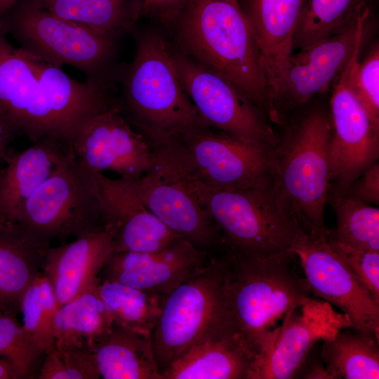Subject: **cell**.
Here are the masks:
<instances>
[{
	"label": "cell",
	"mask_w": 379,
	"mask_h": 379,
	"mask_svg": "<svg viewBox=\"0 0 379 379\" xmlns=\"http://www.w3.org/2000/svg\"><path fill=\"white\" fill-rule=\"evenodd\" d=\"M0 112L32 142L53 137L71 146L40 86L33 55L13 46L1 25Z\"/></svg>",
	"instance_id": "cell-14"
},
{
	"label": "cell",
	"mask_w": 379,
	"mask_h": 379,
	"mask_svg": "<svg viewBox=\"0 0 379 379\" xmlns=\"http://www.w3.org/2000/svg\"><path fill=\"white\" fill-rule=\"evenodd\" d=\"M361 46L356 48L351 58L350 83L373 124L379 130V46L374 44L359 60Z\"/></svg>",
	"instance_id": "cell-35"
},
{
	"label": "cell",
	"mask_w": 379,
	"mask_h": 379,
	"mask_svg": "<svg viewBox=\"0 0 379 379\" xmlns=\"http://www.w3.org/2000/svg\"><path fill=\"white\" fill-rule=\"evenodd\" d=\"M343 196H347L367 204L379 205V163L377 162L347 189ZM339 199V198H338Z\"/></svg>",
	"instance_id": "cell-39"
},
{
	"label": "cell",
	"mask_w": 379,
	"mask_h": 379,
	"mask_svg": "<svg viewBox=\"0 0 379 379\" xmlns=\"http://www.w3.org/2000/svg\"><path fill=\"white\" fill-rule=\"evenodd\" d=\"M169 45L180 83L204 125L244 140L277 145L279 135L240 89L218 71Z\"/></svg>",
	"instance_id": "cell-11"
},
{
	"label": "cell",
	"mask_w": 379,
	"mask_h": 379,
	"mask_svg": "<svg viewBox=\"0 0 379 379\" xmlns=\"http://www.w3.org/2000/svg\"><path fill=\"white\" fill-rule=\"evenodd\" d=\"M214 254L182 238L154 252L113 251L101 270L102 280L147 291L164 302L180 284L203 269Z\"/></svg>",
	"instance_id": "cell-18"
},
{
	"label": "cell",
	"mask_w": 379,
	"mask_h": 379,
	"mask_svg": "<svg viewBox=\"0 0 379 379\" xmlns=\"http://www.w3.org/2000/svg\"><path fill=\"white\" fill-rule=\"evenodd\" d=\"M164 29L173 48L227 77L270 119L266 81L239 0H190Z\"/></svg>",
	"instance_id": "cell-3"
},
{
	"label": "cell",
	"mask_w": 379,
	"mask_h": 379,
	"mask_svg": "<svg viewBox=\"0 0 379 379\" xmlns=\"http://www.w3.org/2000/svg\"><path fill=\"white\" fill-rule=\"evenodd\" d=\"M13 225L49 245L105 227L92 173L74 157L22 205Z\"/></svg>",
	"instance_id": "cell-8"
},
{
	"label": "cell",
	"mask_w": 379,
	"mask_h": 379,
	"mask_svg": "<svg viewBox=\"0 0 379 379\" xmlns=\"http://www.w3.org/2000/svg\"><path fill=\"white\" fill-rule=\"evenodd\" d=\"M130 33L135 53L117 65L115 106L155 148L204 124L180 83L166 33L138 23Z\"/></svg>",
	"instance_id": "cell-1"
},
{
	"label": "cell",
	"mask_w": 379,
	"mask_h": 379,
	"mask_svg": "<svg viewBox=\"0 0 379 379\" xmlns=\"http://www.w3.org/2000/svg\"><path fill=\"white\" fill-rule=\"evenodd\" d=\"M371 11L346 30L316 41L292 54L275 105V118L281 123L284 109L304 105L326 91L339 76L354 50L361 44Z\"/></svg>",
	"instance_id": "cell-16"
},
{
	"label": "cell",
	"mask_w": 379,
	"mask_h": 379,
	"mask_svg": "<svg viewBox=\"0 0 379 379\" xmlns=\"http://www.w3.org/2000/svg\"><path fill=\"white\" fill-rule=\"evenodd\" d=\"M225 251L227 316L253 361L271 349L291 314L311 297L310 291L294 269L296 256L291 249L268 255Z\"/></svg>",
	"instance_id": "cell-2"
},
{
	"label": "cell",
	"mask_w": 379,
	"mask_h": 379,
	"mask_svg": "<svg viewBox=\"0 0 379 379\" xmlns=\"http://www.w3.org/2000/svg\"><path fill=\"white\" fill-rule=\"evenodd\" d=\"M73 157L72 147L53 137L21 152L10 148L0 168V227L13 226L22 205Z\"/></svg>",
	"instance_id": "cell-21"
},
{
	"label": "cell",
	"mask_w": 379,
	"mask_h": 379,
	"mask_svg": "<svg viewBox=\"0 0 379 379\" xmlns=\"http://www.w3.org/2000/svg\"><path fill=\"white\" fill-rule=\"evenodd\" d=\"M191 174L218 190L274 185V147L201 125L173 140Z\"/></svg>",
	"instance_id": "cell-9"
},
{
	"label": "cell",
	"mask_w": 379,
	"mask_h": 379,
	"mask_svg": "<svg viewBox=\"0 0 379 379\" xmlns=\"http://www.w3.org/2000/svg\"><path fill=\"white\" fill-rule=\"evenodd\" d=\"M59 309L53 288L40 272L25 290L20 302L22 326L46 353L53 347L52 324Z\"/></svg>",
	"instance_id": "cell-33"
},
{
	"label": "cell",
	"mask_w": 379,
	"mask_h": 379,
	"mask_svg": "<svg viewBox=\"0 0 379 379\" xmlns=\"http://www.w3.org/2000/svg\"><path fill=\"white\" fill-rule=\"evenodd\" d=\"M371 0H307L293 39V49L340 33L371 11Z\"/></svg>",
	"instance_id": "cell-30"
},
{
	"label": "cell",
	"mask_w": 379,
	"mask_h": 379,
	"mask_svg": "<svg viewBox=\"0 0 379 379\" xmlns=\"http://www.w3.org/2000/svg\"><path fill=\"white\" fill-rule=\"evenodd\" d=\"M190 0H142L140 19H150L168 28Z\"/></svg>",
	"instance_id": "cell-38"
},
{
	"label": "cell",
	"mask_w": 379,
	"mask_h": 379,
	"mask_svg": "<svg viewBox=\"0 0 379 379\" xmlns=\"http://www.w3.org/2000/svg\"><path fill=\"white\" fill-rule=\"evenodd\" d=\"M100 377L95 352L85 350L48 351L39 368V379H96Z\"/></svg>",
	"instance_id": "cell-36"
},
{
	"label": "cell",
	"mask_w": 379,
	"mask_h": 379,
	"mask_svg": "<svg viewBox=\"0 0 379 379\" xmlns=\"http://www.w3.org/2000/svg\"><path fill=\"white\" fill-rule=\"evenodd\" d=\"M153 149L152 166L137 179L145 205L180 238L199 249L222 252L221 235L191 189L187 166L174 141Z\"/></svg>",
	"instance_id": "cell-10"
},
{
	"label": "cell",
	"mask_w": 379,
	"mask_h": 379,
	"mask_svg": "<svg viewBox=\"0 0 379 379\" xmlns=\"http://www.w3.org/2000/svg\"><path fill=\"white\" fill-rule=\"evenodd\" d=\"M253 359L227 317L173 361L161 375L163 379H248Z\"/></svg>",
	"instance_id": "cell-23"
},
{
	"label": "cell",
	"mask_w": 379,
	"mask_h": 379,
	"mask_svg": "<svg viewBox=\"0 0 379 379\" xmlns=\"http://www.w3.org/2000/svg\"><path fill=\"white\" fill-rule=\"evenodd\" d=\"M91 173L103 221L116 227L114 251L154 252L180 237L145 205L137 179Z\"/></svg>",
	"instance_id": "cell-19"
},
{
	"label": "cell",
	"mask_w": 379,
	"mask_h": 379,
	"mask_svg": "<svg viewBox=\"0 0 379 379\" xmlns=\"http://www.w3.org/2000/svg\"><path fill=\"white\" fill-rule=\"evenodd\" d=\"M351 58L333 83L329 113L332 136L328 203L343 197L348 187L378 162L379 158V130L373 124L352 87Z\"/></svg>",
	"instance_id": "cell-12"
},
{
	"label": "cell",
	"mask_w": 379,
	"mask_h": 379,
	"mask_svg": "<svg viewBox=\"0 0 379 379\" xmlns=\"http://www.w3.org/2000/svg\"><path fill=\"white\" fill-rule=\"evenodd\" d=\"M303 378L331 379L326 368L321 365L314 366L309 371L302 375Z\"/></svg>",
	"instance_id": "cell-42"
},
{
	"label": "cell",
	"mask_w": 379,
	"mask_h": 379,
	"mask_svg": "<svg viewBox=\"0 0 379 379\" xmlns=\"http://www.w3.org/2000/svg\"><path fill=\"white\" fill-rule=\"evenodd\" d=\"M290 249L314 298L340 309L354 329L379 338V302L332 248L328 236H312L300 227Z\"/></svg>",
	"instance_id": "cell-13"
},
{
	"label": "cell",
	"mask_w": 379,
	"mask_h": 379,
	"mask_svg": "<svg viewBox=\"0 0 379 379\" xmlns=\"http://www.w3.org/2000/svg\"><path fill=\"white\" fill-rule=\"evenodd\" d=\"M32 55L40 86L72 144L87 120L115 106L117 90L74 80L62 67Z\"/></svg>",
	"instance_id": "cell-24"
},
{
	"label": "cell",
	"mask_w": 379,
	"mask_h": 379,
	"mask_svg": "<svg viewBox=\"0 0 379 379\" xmlns=\"http://www.w3.org/2000/svg\"><path fill=\"white\" fill-rule=\"evenodd\" d=\"M65 20L92 29L122 35L140 20L142 0H33Z\"/></svg>",
	"instance_id": "cell-28"
},
{
	"label": "cell",
	"mask_w": 379,
	"mask_h": 379,
	"mask_svg": "<svg viewBox=\"0 0 379 379\" xmlns=\"http://www.w3.org/2000/svg\"><path fill=\"white\" fill-rule=\"evenodd\" d=\"M45 354L40 344L14 317L0 312V357L11 362L20 378H36Z\"/></svg>",
	"instance_id": "cell-34"
},
{
	"label": "cell",
	"mask_w": 379,
	"mask_h": 379,
	"mask_svg": "<svg viewBox=\"0 0 379 379\" xmlns=\"http://www.w3.org/2000/svg\"><path fill=\"white\" fill-rule=\"evenodd\" d=\"M358 281L379 302V251L347 246L328 239Z\"/></svg>",
	"instance_id": "cell-37"
},
{
	"label": "cell",
	"mask_w": 379,
	"mask_h": 379,
	"mask_svg": "<svg viewBox=\"0 0 379 379\" xmlns=\"http://www.w3.org/2000/svg\"><path fill=\"white\" fill-rule=\"evenodd\" d=\"M20 378L14 366L7 359L0 357V379Z\"/></svg>",
	"instance_id": "cell-41"
},
{
	"label": "cell",
	"mask_w": 379,
	"mask_h": 379,
	"mask_svg": "<svg viewBox=\"0 0 379 379\" xmlns=\"http://www.w3.org/2000/svg\"><path fill=\"white\" fill-rule=\"evenodd\" d=\"M0 25L24 51L60 67L72 66L94 84L117 88L121 35L65 20L33 0H18L0 18Z\"/></svg>",
	"instance_id": "cell-5"
},
{
	"label": "cell",
	"mask_w": 379,
	"mask_h": 379,
	"mask_svg": "<svg viewBox=\"0 0 379 379\" xmlns=\"http://www.w3.org/2000/svg\"><path fill=\"white\" fill-rule=\"evenodd\" d=\"M187 169L188 183L225 248L246 255H268L291 248L301 227L279 202L274 185L218 190L200 182Z\"/></svg>",
	"instance_id": "cell-6"
},
{
	"label": "cell",
	"mask_w": 379,
	"mask_h": 379,
	"mask_svg": "<svg viewBox=\"0 0 379 379\" xmlns=\"http://www.w3.org/2000/svg\"><path fill=\"white\" fill-rule=\"evenodd\" d=\"M100 375L105 379H163L156 362L152 334L114 323L95 351Z\"/></svg>",
	"instance_id": "cell-27"
},
{
	"label": "cell",
	"mask_w": 379,
	"mask_h": 379,
	"mask_svg": "<svg viewBox=\"0 0 379 379\" xmlns=\"http://www.w3.org/2000/svg\"><path fill=\"white\" fill-rule=\"evenodd\" d=\"M115 232L116 227L107 224L70 243L46 249L43 273L53 288L59 307L99 281L98 274L114 251Z\"/></svg>",
	"instance_id": "cell-22"
},
{
	"label": "cell",
	"mask_w": 379,
	"mask_h": 379,
	"mask_svg": "<svg viewBox=\"0 0 379 379\" xmlns=\"http://www.w3.org/2000/svg\"><path fill=\"white\" fill-rule=\"evenodd\" d=\"M74 158L89 172L113 171L138 179L152 164L154 149L116 106L87 120L72 144Z\"/></svg>",
	"instance_id": "cell-15"
},
{
	"label": "cell",
	"mask_w": 379,
	"mask_h": 379,
	"mask_svg": "<svg viewBox=\"0 0 379 379\" xmlns=\"http://www.w3.org/2000/svg\"><path fill=\"white\" fill-rule=\"evenodd\" d=\"M378 339L347 327L323 340L321 359L331 379H378Z\"/></svg>",
	"instance_id": "cell-29"
},
{
	"label": "cell",
	"mask_w": 379,
	"mask_h": 379,
	"mask_svg": "<svg viewBox=\"0 0 379 379\" xmlns=\"http://www.w3.org/2000/svg\"><path fill=\"white\" fill-rule=\"evenodd\" d=\"M335 215V227L328 239L357 248L379 251V208L347 196L330 203Z\"/></svg>",
	"instance_id": "cell-32"
},
{
	"label": "cell",
	"mask_w": 379,
	"mask_h": 379,
	"mask_svg": "<svg viewBox=\"0 0 379 379\" xmlns=\"http://www.w3.org/2000/svg\"><path fill=\"white\" fill-rule=\"evenodd\" d=\"M352 327L349 318L328 302L308 298L286 319L271 349L251 364L248 379L293 378L313 346Z\"/></svg>",
	"instance_id": "cell-17"
},
{
	"label": "cell",
	"mask_w": 379,
	"mask_h": 379,
	"mask_svg": "<svg viewBox=\"0 0 379 379\" xmlns=\"http://www.w3.org/2000/svg\"><path fill=\"white\" fill-rule=\"evenodd\" d=\"M18 0H0V18H1Z\"/></svg>",
	"instance_id": "cell-43"
},
{
	"label": "cell",
	"mask_w": 379,
	"mask_h": 379,
	"mask_svg": "<svg viewBox=\"0 0 379 379\" xmlns=\"http://www.w3.org/2000/svg\"><path fill=\"white\" fill-rule=\"evenodd\" d=\"M227 262L225 250L214 254L203 269L165 298L152 333L161 373L227 317L224 300Z\"/></svg>",
	"instance_id": "cell-7"
},
{
	"label": "cell",
	"mask_w": 379,
	"mask_h": 379,
	"mask_svg": "<svg viewBox=\"0 0 379 379\" xmlns=\"http://www.w3.org/2000/svg\"><path fill=\"white\" fill-rule=\"evenodd\" d=\"M98 281L58 310L52 324L55 349L95 352L112 330L114 321L97 293Z\"/></svg>",
	"instance_id": "cell-26"
},
{
	"label": "cell",
	"mask_w": 379,
	"mask_h": 379,
	"mask_svg": "<svg viewBox=\"0 0 379 379\" xmlns=\"http://www.w3.org/2000/svg\"><path fill=\"white\" fill-rule=\"evenodd\" d=\"M307 0H239L248 22L273 113L279 98L293 39Z\"/></svg>",
	"instance_id": "cell-20"
},
{
	"label": "cell",
	"mask_w": 379,
	"mask_h": 379,
	"mask_svg": "<svg viewBox=\"0 0 379 379\" xmlns=\"http://www.w3.org/2000/svg\"><path fill=\"white\" fill-rule=\"evenodd\" d=\"M49 246L17 225L0 227V312L14 317L20 311Z\"/></svg>",
	"instance_id": "cell-25"
},
{
	"label": "cell",
	"mask_w": 379,
	"mask_h": 379,
	"mask_svg": "<svg viewBox=\"0 0 379 379\" xmlns=\"http://www.w3.org/2000/svg\"><path fill=\"white\" fill-rule=\"evenodd\" d=\"M19 136L8 120L0 112V164H4V158L10 147V144Z\"/></svg>",
	"instance_id": "cell-40"
},
{
	"label": "cell",
	"mask_w": 379,
	"mask_h": 379,
	"mask_svg": "<svg viewBox=\"0 0 379 379\" xmlns=\"http://www.w3.org/2000/svg\"><path fill=\"white\" fill-rule=\"evenodd\" d=\"M330 114L321 108L306 111L287 127L274 147V190L281 205L301 228L327 237L324 222L329 187Z\"/></svg>",
	"instance_id": "cell-4"
},
{
	"label": "cell",
	"mask_w": 379,
	"mask_h": 379,
	"mask_svg": "<svg viewBox=\"0 0 379 379\" xmlns=\"http://www.w3.org/2000/svg\"><path fill=\"white\" fill-rule=\"evenodd\" d=\"M96 290L115 324L140 333H152L163 303L160 297L106 280H99Z\"/></svg>",
	"instance_id": "cell-31"
},
{
	"label": "cell",
	"mask_w": 379,
	"mask_h": 379,
	"mask_svg": "<svg viewBox=\"0 0 379 379\" xmlns=\"http://www.w3.org/2000/svg\"><path fill=\"white\" fill-rule=\"evenodd\" d=\"M2 165H3V164H0V168H1V167L2 166Z\"/></svg>",
	"instance_id": "cell-44"
}]
</instances>
